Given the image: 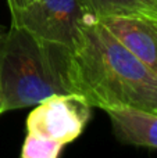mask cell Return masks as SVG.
<instances>
[{"label":"cell","instance_id":"3","mask_svg":"<svg viewBox=\"0 0 157 158\" xmlns=\"http://www.w3.org/2000/svg\"><path fill=\"white\" fill-rule=\"evenodd\" d=\"M91 19L81 0H24L11 14V25L70 50Z\"/></svg>","mask_w":157,"mask_h":158},{"label":"cell","instance_id":"9","mask_svg":"<svg viewBox=\"0 0 157 158\" xmlns=\"http://www.w3.org/2000/svg\"><path fill=\"white\" fill-rule=\"evenodd\" d=\"M7 2V6H8V10H10V14H13L19 6L22 4L24 0H6Z\"/></svg>","mask_w":157,"mask_h":158},{"label":"cell","instance_id":"2","mask_svg":"<svg viewBox=\"0 0 157 158\" xmlns=\"http://www.w3.org/2000/svg\"><path fill=\"white\" fill-rule=\"evenodd\" d=\"M0 87L6 112L36 106L54 94L75 93L71 50L11 25L0 35Z\"/></svg>","mask_w":157,"mask_h":158},{"label":"cell","instance_id":"5","mask_svg":"<svg viewBox=\"0 0 157 158\" xmlns=\"http://www.w3.org/2000/svg\"><path fill=\"white\" fill-rule=\"evenodd\" d=\"M97 21L157 75V15L104 17Z\"/></svg>","mask_w":157,"mask_h":158},{"label":"cell","instance_id":"6","mask_svg":"<svg viewBox=\"0 0 157 158\" xmlns=\"http://www.w3.org/2000/svg\"><path fill=\"white\" fill-rule=\"evenodd\" d=\"M107 114L118 142L139 147L157 148V112L131 107H111Z\"/></svg>","mask_w":157,"mask_h":158},{"label":"cell","instance_id":"1","mask_svg":"<svg viewBox=\"0 0 157 158\" xmlns=\"http://www.w3.org/2000/svg\"><path fill=\"white\" fill-rule=\"evenodd\" d=\"M71 82L92 107L157 112V75L97 19L86 22L71 50Z\"/></svg>","mask_w":157,"mask_h":158},{"label":"cell","instance_id":"8","mask_svg":"<svg viewBox=\"0 0 157 158\" xmlns=\"http://www.w3.org/2000/svg\"><path fill=\"white\" fill-rule=\"evenodd\" d=\"M63 146L46 139L28 135L22 143V158H57L63 151Z\"/></svg>","mask_w":157,"mask_h":158},{"label":"cell","instance_id":"11","mask_svg":"<svg viewBox=\"0 0 157 158\" xmlns=\"http://www.w3.org/2000/svg\"><path fill=\"white\" fill-rule=\"evenodd\" d=\"M0 35H2V33H0Z\"/></svg>","mask_w":157,"mask_h":158},{"label":"cell","instance_id":"10","mask_svg":"<svg viewBox=\"0 0 157 158\" xmlns=\"http://www.w3.org/2000/svg\"><path fill=\"white\" fill-rule=\"evenodd\" d=\"M6 110H4V101H3V94H2V87H0V115L4 114Z\"/></svg>","mask_w":157,"mask_h":158},{"label":"cell","instance_id":"4","mask_svg":"<svg viewBox=\"0 0 157 158\" xmlns=\"http://www.w3.org/2000/svg\"><path fill=\"white\" fill-rule=\"evenodd\" d=\"M93 107L78 93L54 94L35 106L27 118V133L66 147L81 136Z\"/></svg>","mask_w":157,"mask_h":158},{"label":"cell","instance_id":"7","mask_svg":"<svg viewBox=\"0 0 157 158\" xmlns=\"http://www.w3.org/2000/svg\"><path fill=\"white\" fill-rule=\"evenodd\" d=\"M93 19L104 17L157 15V0H81Z\"/></svg>","mask_w":157,"mask_h":158}]
</instances>
